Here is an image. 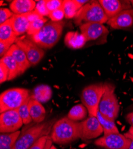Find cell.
I'll return each mask as SVG.
<instances>
[{
    "instance_id": "9",
    "label": "cell",
    "mask_w": 133,
    "mask_h": 149,
    "mask_svg": "<svg viewBox=\"0 0 133 149\" xmlns=\"http://www.w3.org/2000/svg\"><path fill=\"white\" fill-rule=\"evenodd\" d=\"M131 142V140L124 135L118 133L104 135L97 139L94 143L106 149H128Z\"/></svg>"
},
{
    "instance_id": "40",
    "label": "cell",
    "mask_w": 133,
    "mask_h": 149,
    "mask_svg": "<svg viewBox=\"0 0 133 149\" xmlns=\"http://www.w3.org/2000/svg\"><path fill=\"white\" fill-rule=\"evenodd\" d=\"M131 144H130V146L128 148V149H133V140H131Z\"/></svg>"
},
{
    "instance_id": "28",
    "label": "cell",
    "mask_w": 133,
    "mask_h": 149,
    "mask_svg": "<svg viewBox=\"0 0 133 149\" xmlns=\"http://www.w3.org/2000/svg\"><path fill=\"white\" fill-rule=\"evenodd\" d=\"M47 19L44 17L42 19H40L30 23L27 32L28 35L32 36L38 32L41 29V28L45 25V24L47 23Z\"/></svg>"
},
{
    "instance_id": "18",
    "label": "cell",
    "mask_w": 133,
    "mask_h": 149,
    "mask_svg": "<svg viewBox=\"0 0 133 149\" xmlns=\"http://www.w3.org/2000/svg\"><path fill=\"white\" fill-rule=\"evenodd\" d=\"M9 20L14 32L17 36L28 32L30 23L25 14H15Z\"/></svg>"
},
{
    "instance_id": "41",
    "label": "cell",
    "mask_w": 133,
    "mask_h": 149,
    "mask_svg": "<svg viewBox=\"0 0 133 149\" xmlns=\"http://www.w3.org/2000/svg\"><path fill=\"white\" fill-rule=\"evenodd\" d=\"M77 72L79 74H80V75H81V76H82V77L85 76V74H84L81 71H80V70H77Z\"/></svg>"
},
{
    "instance_id": "29",
    "label": "cell",
    "mask_w": 133,
    "mask_h": 149,
    "mask_svg": "<svg viewBox=\"0 0 133 149\" xmlns=\"http://www.w3.org/2000/svg\"><path fill=\"white\" fill-rule=\"evenodd\" d=\"M34 11L37 12V13L42 16V17L48 16L50 14V11L48 10L46 4H45V0H41L38 1L35 8Z\"/></svg>"
},
{
    "instance_id": "7",
    "label": "cell",
    "mask_w": 133,
    "mask_h": 149,
    "mask_svg": "<svg viewBox=\"0 0 133 149\" xmlns=\"http://www.w3.org/2000/svg\"><path fill=\"white\" fill-rule=\"evenodd\" d=\"M104 91V84L98 83L90 85L82 91L81 99L90 116H97L99 106Z\"/></svg>"
},
{
    "instance_id": "3",
    "label": "cell",
    "mask_w": 133,
    "mask_h": 149,
    "mask_svg": "<svg viewBox=\"0 0 133 149\" xmlns=\"http://www.w3.org/2000/svg\"><path fill=\"white\" fill-rule=\"evenodd\" d=\"M56 119L37 123L22 131L13 149H29L38 139L44 135H48L56 122Z\"/></svg>"
},
{
    "instance_id": "20",
    "label": "cell",
    "mask_w": 133,
    "mask_h": 149,
    "mask_svg": "<svg viewBox=\"0 0 133 149\" xmlns=\"http://www.w3.org/2000/svg\"><path fill=\"white\" fill-rule=\"evenodd\" d=\"M52 96V90L47 85H40L33 90L31 98L40 103H45L49 101Z\"/></svg>"
},
{
    "instance_id": "37",
    "label": "cell",
    "mask_w": 133,
    "mask_h": 149,
    "mask_svg": "<svg viewBox=\"0 0 133 149\" xmlns=\"http://www.w3.org/2000/svg\"><path fill=\"white\" fill-rule=\"evenodd\" d=\"M125 119L131 125V127H133V112H131L127 114L126 115Z\"/></svg>"
},
{
    "instance_id": "36",
    "label": "cell",
    "mask_w": 133,
    "mask_h": 149,
    "mask_svg": "<svg viewBox=\"0 0 133 149\" xmlns=\"http://www.w3.org/2000/svg\"><path fill=\"white\" fill-rule=\"evenodd\" d=\"M25 15L29 23H31L35 20H37L44 18V17H42V16H41L40 15L37 13V12L34 10L31 12H29V13H27Z\"/></svg>"
},
{
    "instance_id": "1",
    "label": "cell",
    "mask_w": 133,
    "mask_h": 149,
    "mask_svg": "<svg viewBox=\"0 0 133 149\" xmlns=\"http://www.w3.org/2000/svg\"><path fill=\"white\" fill-rule=\"evenodd\" d=\"M51 139L58 144H67L81 136V123L72 120L68 116L56 121L53 127Z\"/></svg>"
},
{
    "instance_id": "43",
    "label": "cell",
    "mask_w": 133,
    "mask_h": 149,
    "mask_svg": "<svg viewBox=\"0 0 133 149\" xmlns=\"http://www.w3.org/2000/svg\"><path fill=\"white\" fill-rule=\"evenodd\" d=\"M54 87H55V88H57V89H59V88H60L59 86H57V85H54Z\"/></svg>"
},
{
    "instance_id": "6",
    "label": "cell",
    "mask_w": 133,
    "mask_h": 149,
    "mask_svg": "<svg viewBox=\"0 0 133 149\" xmlns=\"http://www.w3.org/2000/svg\"><path fill=\"white\" fill-rule=\"evenodd\" d=\"M29 92L22 88H10L3 92L0 95V112L18 109L30 97Z\"/></svg>"
},
{
    "instance_id": "17",
    "label": "cell",
    "mask_w": 133,
    "mask_h": 149,
    "mask_svg": "<svg viewBox=\"0 0 133 149\" xmlns=\"http://www.w3.org/2000/svg\"><path fill=\"white\" fill-rule=\"evenodd\" d=\"M65 44L70 49H77L82 48L87 42L84 36L77 31L68 32L65 36Z\"/></svg>"
},
{
    "instance_id": "26",
    "label": "cell",
    "mask_w": 133,
    "mask_h": 149,
    "mask_svg": "<svg viewBox=\"0 0 133 149\" xmlns=\"http://www.w3.org/2000/svg\"><path fill=\"white\" fill-rule=\"evenodd\" d=\"M81 7L77 0H65L62 4L66 19L74 18Z\"/></svg>"
},
{
    "instance_id": "25",
    "label": "cell",
    "mask_w": 133,
    "mask_h": 149,
    "mask_svg": "<svg viewBox=\"0 0 133 149\" xmlns=\"http://www.w3.org/2000/svg\"><path fill=\"white\" fill-rule=\"evenodd\" d=\"M88 110L84 104H79L72 107L68 114V118L74 121H80L85 119Z\"/></svg>"
},
{
    "instance_id": "34",
    "label": "cell",
    "mask_w": 133,
    "mask_h": 149,
    "mask_svg": "<svg viewBox=\"0 0 133 149\" xmlns=\"http://www.w3.org/2000/svg\"><path fill=\"white\" fill-rule=\"evenodd\" d=\"M49 135H44L36 141L29 149H44L47 141L49 139Z\"/></svg>"
},
{
    "instance_id": "31",
    "label": "cell",
    "mask_w": 133,
    "mask_h": 149,
    "mask_svg": "<svg viewBox=\"0 0 133 149\" xmlns=\"http://www.w3.org/2000/svg\"><path fill=\"white\" fill-rule=\"evenodd\" d=\"M63 1L62 0H45V4L48 10L53 11L62 7Z\"/></svg>"
},
{
    "instance_id": "16",
    "label": "cell",
    "mask_w": 133,
    "mask_h": 149,
    "mask_svg": "<svg viewBox=\"0 0 133 149\" xmlns=\"http://www.w3.org/2000/svg\"><path fill=\"white\" fill-rule=\"evenodd\" d=\"M36 4L33 0H14L10 3V8L15 15H23L33 11Z\"/></svg>"
},
{
    "instance_id": "12",
    "label": "cell",
    "mask_w": 133,
    "mask_h": 149,
    "mask_svg": "<svg viewBox=\"0 0 133 149\" xmlns=\"http://www.w3.org/2000/svg\"><path fill=\"white\" fill-rule=\"evenodd\" d=\"M81 33L85 37L87 42L95 41L109 33L107 28L99 23H86L79 26Z\"/></svg>"
},
{
    "instance_id": "45",
    "label": "cell",
    "mask_w": 133,
    "mask_h": 149,
    "mask_svg": "<svg viewBox=\"0 0 133 149\" xmlns=\"http://www.w3.org/2000/svg\"><path fill=\"white\" fill-rule=\"evenodd\" d=\"M131 4H132V6H133V1H131Z\"/></svg>"
},
{
    "instance_id": "33",
    "label": "cell",
    "mask_w": 133,
    "mask_h": 149,
    "mask_svg": "<svg viewBox=\"0 0 133 149\" xmlns=\"http://www.w3.org/2000/svg\"><path fill=\"white\" fill-rule=\"evenodd\" d=\"M9 75V72L7 66L0 61V82L3 84L8 81Z\"/></svg>"
},
{
    "instance_id": "32",
    "label": "cell",
    "mask_w": 133,
    "mask_h": 149,
    "mask_svg": "<svg viewBox=\"0 0 133 149\" xmlns=\"http://www.w3.org/2000/svg\"><path fill=\"white\" fill-rule=\"evenodd\" d=\"M15 14L7 8H1L0 9V23L1 24L8 20Z\"/></svg>"
},
{
    "instance_id": "15",
    "label": "cell",
    "mask_w": 133,
    "mask_h": 149,
    "mask_svg": "<svg viewBox=\"0 0 133 149\" xmlns=\"http://www.w3.org/2000/svg\"><path fill=\"white\" fill-rule=\"evenodd\" d=\"M7 54L11 55L17 61L20 69L21 74H23L32 66L25 52L16 44L11 45Z\"/></svg>"
},
{
    "instance_id": "38",
    "label": "cell",
    "mask_w": 133,
    "mask_h": 149,
    "mask_svg": "<svg viewBox=\"0 0 133 149\" xmlns=\"http://www.w3.org/2000/svg\"><path fill=\"white\" fill-rule=\"evenodd\" d=\"M127 138L130 140H133V127H131L129 131L124 134Z\"/></svg>"
},
{
    "instance_id": "13",
    "label": "cell",
    "mask_w": 133,
    "mask_h": 149,
    "mask_svg": "<svg viewBox=\"0 0 133 149\" xmlns=\"http://www.w3.org/2000/svg\"><path fill=\"white\" fill-rule=\"evenodd\" d=\"M99 2L104 10L109 20L114 17L124 10L131 9L129 1L99 0Z\"/></svg>"
},
{
    "instance_id": "19",
    "label": "cell",
    "mask_w": 133,
    "mask_h": 149,
    "mask_svg": "<svg viewBox=\"0 0 133 149\" xmlns=\"http://www.w3.org/2000/svg\"><path fill=\"white\" fill-rule=\"evenodd\" d=\"M28 106L32 120L37 123L43 122L45 118L46 111L42 104L37 100L31 98Z\"/></svg>"
},
{
    "instance_id": "24",
    "label": "cell",
    "mask_w": 133,
    "mask_h": 149,
    "mask_svg": "<svg viewBox=\"0 0 133 149\" xmlns=\"http://www.w3.org/2000/svg\"><path fill=\"white\" fill-rule=\"evenodd\" d=\"M97 118L100 125L103 128L104 135H107L111 134H118L119 133L118 128L116 127L114 121L108 119L103 116L100 111L98 110L97 113Z\"/></svg>"
},
{
    "instance_id": "44",
    "label": "cell",
    "mask_w": 133,
    "mask_h": 149,
    "mask_svg": "<svg viewBox=\"0 0 133 149\" xmlns=\"http://www.w3.org/2000/svg\"><path fill=\"white\" fill-rule=\"evenodd\" d=\"M42 69H43L44 70H47V69H46L45 68H44V67H43V68H42Z\"/></svg>"
},
{
    "instance_id": "21",
    "label": "cell",
    "mask_w": 133,
    "mask_h": 149,
    "mask_svg": "<svg viewBox=\"0 0 133 149\" xmlns=\"http://www.w3.org/2000/svg\"><path fill=\"white\" fill-rule=\"evenodd\" d=\"M17 38V36L11 26L10 20L0 24V41L14 44Z\"/></svg>"
},
{
    "instance_id": "2",
    "label": "cell",
    "mask_w": 133,
    "mask_h": 149,
    "mask_svg": "<svg viewBox=\"0 0 133 149\" xmlns=\"http://www.w3.org/2000/svg\"><path fill=\"white\" fill-rule=\"evenodd\" d=\"M64 26L63 21L48 22L38 32L31 36V39L41 48H52L59 41Z\"/></svg>"
},
{
    "instance_id": "39",
    "label": "cell",
    "mask_w": 133,
    "mask_h": 149,
    "mask_svg": "<svg viewBox=\"0 0 133 149\" xmlns=\"http://www.w3.org/2000/svg\"><path fill=\"white\" fill-rule=\"evenodd\" d=\"M52 146H53V141L51 139V136H50L49 139H48V140L47 141V143H46V145H45V147L44 149H50Z\"/></svg>"
},
{
    "instance_id": "5",
    "label": "cell",
    "mask_w": 133,
    "mask_h": 149,
    "mask_svg": "<svg viewBox=\"0 0 133 149\" xmlns=\"http://www.w3.org/2000/svg\"><path fill=\"white\" fill-rule=\"evenodd\" d=\"M104 91L100 100L99 111L108 119L114 121L118 116L120 106L115 94V86L110 83H104Z\"/></svg>"
},
{
    "instance_id": "22",
    "label": "cell",
    "mask_w": 133,
    "mask_h": 149,
    "mask_svg": "<svg viewBox=\"0 0 133 149\" xmlns=\"http://www.w3.org/2000/svg\"><path fill=\"white\" fill-rule=\"evenodd\" d=\"M0 61L4 63L8 69L9 75L8 81L14 79L17 76L21 74L20 69L19 65L17 64V61L15 60V58L11 55L6 54L4 57L1 58Z\"/></svg>"
},
{
    "instance_id": "4",
    "label": "cell",
    "mask_w": 133,
    "mask_h": 149,
    "mask_svg": "<svg viewBox=\"0 0 133 149\" xmlns=\"http://www.w3.org/2000/svg\"><path fill=\"white\" fill-rule=\"evenodd\" d=\"M109 20L104 10L99 1H93L82 6L74 17V23L81 26L86 23L103 24Z\"/></svg>"
},
{
    "instance_id": "14",
    "label": "cell",
    "mask_w": 133,
    "mask_h": 149,
    "mask_svg": "<svg viewBox=\"0 0 133 149\" xmlns=\"http://www.w3.org/2000/svg\"><path fill=\"white\" fill-rule=\"evenodd\" d=\"M107 23L115 29H128L133 27V9L123 11L114 17L108 20Z\"/></svg>"
},
{
    "instance_id": "10",
    "label": "cell",
    "mask_w": 133,
    "mask_h": 149,
    "mask_svg": "<svg viewBox=\"0 0 133 149\" xmlns=\"http://www.w3.org/2000/svg\"><path fill=\"white\" fill-rule=\"evenodd\" d=\"M23 124L17 109L8 110L0 115V132L1 134L16 132Z\"/></svg>"
},
{
    "instance_id": "42",
    "label": "cell",
    "mask_w": 133,
    "mask_h": 149,
    "mask_svg": "<svg viewBox=\"0 0 133 149\" xmlns=\"http://www.w3.org/2000/svg\"><path fill=\"white\" fill-rule=\"evenodd\" d=\"M50 149H57V148L54 146H53H53H52V147H51V148H50Z\"/></svg>"
},
{
    "instance_id": "11",
    "label": "cell",
    "mask_w": 133,
    "mask_h": 149,
    "mask_svg": "<svg viewBox=\"0 0 133 149\" xmlns=\"http://www.w3.org/2000/svg\"><path fill=\"white\" fill-rule=\"evenodd\" d=\"M81 123V136L82 140L94 139L99 136L103 130L96 116H90Z\"/></svg>"
},
{
    "instance_id": "27",
    "label": "cell",
    "mask_w": 133,
    "mask_h": 149,
    "mask_svg": "<svg viewBox=\"0 0 133 149\" xmlns=\"http://www.w3.org/2000/svg\"><path fill=\"white\" fill-rule=\"evenodd\" d=\"M30 98H31V95L25 101V102L17 109L18 113L21 119H22L23 124H25V125H28V124L30 123L32 120L30 115L29 109L28 106Z\"/></svg>"
},
{
    "instance_id": "8",
    "label": "cell",
    "mask_w": 133,
    "mask_h": 149,
    "mask_svg": "<svg viewBox=\"0 0 133 149\" xmlns=\"http://www.w3.org/2000/svg\"><path fill=\"white\" fill-rule=\"evenodd\" d=\"M15 44L25 52L32 66L38 64L44 56L45 52L42 48L38 47L32 40L26 38L25 36L17 38Z\"/></svg>"
},
{
    "instance_id": "35",
    "label": "cell",
    "mask_w": 133,
    "mask_h": 149,
    "mask_svg": "<svg viewBox=\"0 0 133 149\" xmlns=\"http://www.w3.org/2000/svg\"><path fill=\"white\" fill-rule=\"evenodd\" d=\"M12 45L7 42L0 41V56L1 58L7 53Z\"/></svg>"
},
{
    "instance_id": "23",
    "label": "cell",
    "mask_w": 133,
    "mask_h": 149,
    "mask_svg": "<svg viewBox=\"0 0 133 149\" xmlns=\"http://www.w3.org/2000/svg\"><path fill=\"white\" fill-rule=\"evenodd\" d=\"M20 134V131L1 134L0 135V149H13Z\"/></svg>"
},
{
    "instance_id": "30",
    "label": "cell",
    "mask_w": 133,
    "mask_h": 149,
    "mask_svg": "<svg viewBox=\"0 0 133 149\" xmlns=\"http://www.w3.org/2000/svg\"><path fill=\"white\" fill-rule=\"evenodd\" d=\"M48 17H49V18L52 20V22H61L63 20V19L65 17L63 8L62 7L61 8L51 11Z\"/></svg>"
}]
</instances>
